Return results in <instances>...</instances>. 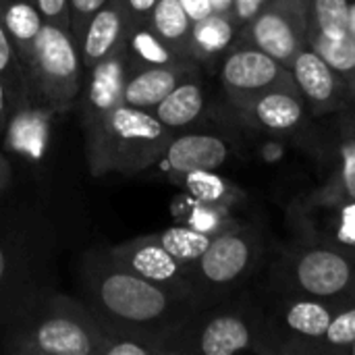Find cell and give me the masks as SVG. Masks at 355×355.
I'll use <instances>...</instances> for the list:
<instances>
[{
  "instance_id": "d6986e66",
  "label": "cell",
  "mask_w": 355,
  "mask_h": 355,
  "mask_svg": "<svg viewBox=\"0 0 355 355\" xmlns=\"http://www.w3.org/2000/svg\"><path fill=\"white\" fill-rule=\"evenodd\" d=\"M250 333L237 318L223 316L208 322L200 335V352L204 355H233L245 349Z\"/></svg>"
},
{
  "instance_id": "ba28073f",
  "label": "cell",
  "mask_w": 355,
  "mask_h": 355,
  "mask_svg": "<svg viewBox=\"0 0 355 355\" xmlns=\"http://www.w3.org/2000/svg\"><path fill=\"white\" fill-rule=\"evenodd\" d=\"M108 254L127 270L177 291V281L181 277V262L173 258L154 235L135 237L108 248Z\"/></svg>"
},
{
  "instance_id": "44dd1931",
  "label": "cell",
  "mask_w": 355,
  "mask_h": 355,
  "mask_svg": "<svg viewBox=\"0 0 355 355\" xmlns=\"http://www.w3.org/2000/svg\"><path fill=\"white\" fill-rule=\"evenodd\" d=\"M158 243L181 264L183 262H196L210 245L208 233H202L193 227H171L158 235H154Z\"/></svg>"
},
{
  "instance_id": "74e56055",
  "label": "cell",
  "mask_w": 355,
  "mask_h": 355,
  "mask_svg": "<svg viewBox=\"0 0 355 355\" xmlns=\"http://www.w3.org/2000/svg\"><path fill=\"white\" fill-rule=\"evenodd\" d=\"M214 214L212 212H208L206 208H196L193 210V214H191V223H193V229H198V231H202V233H208L210 229H214Z\"/></svg>"
},
{
  "instance_id": "52a82bcc",
  "label": "cell",
  "mask_w": 355,
  "mask_h": 355,
  "mask_svg": "<svg viewBox=\"0 0 355 355\" xmlns=\"http://www.w3.org/2000/svg\"><path fill=\"white\" fill-rule=\"evenodd\" d=\"M56 114L42 108L33 100L10 110L2 135V150L25 162H42L48 158L52 139V119Z\"/></svg>"
},
{
  "instance_id": "4dcf8cb0",
  "label": "cell",
  "mask_w": 355,
  "mask_h": 355,
  "mask_svg": "<svg viewBox=\"0 0 355 355\" xmlns=\"http://www.w3.org/2000/svg\"><path fill=\"white\" fill-rule=\"evenodd\" d=\"M33 4L37 6L44 23L56 25L60 29L71 31L69 25V2L67 0H33Z\"/></svg>"
},
{
  "instance_id": "30bf717a",
  "label": "cell",
  "mask_w": 355,
  "mask_h": 355,
  "mask_svg": "<svg viewBox=\"0 0 355 355\" xmlns=\"http://www.w3.org/2000/svg\"><path fill=\"white\" fill-rule=\"evenodd\" d=\"M183 77H185V71L179 67V62L127 69L125 87H123V104L154 112V108L183 81Z\"/></svg>"
},
{
  "instance_id": "5b68a950",
  "label": "cell",
  "mask_w": 355,
  "mask_h": 355,
  "mask_svg": "<svg viewBox=\"0 0 355 355\" xmlns=\"http://www.w3.org/2000/svg\"><path fill=\"white\" fill-rule=\"evenodd\" d=\"M23 69L35 104L54 114L77 106L85 71L71 31L44 23Z\"/></svg>"
},
{
  "instance_id": "7a4b0ae2",
  "label": "cell",
  "mask_w": 355,
  "mask_h": 355,
  "mask_svg": "<svg viewBox=\"0 0 355 355\" xmlns=\"http://www.w3.org/2000/svg\"><path fill=\"white\" fill-rule=\"evenodd\" d=\"M56 291V237L37 218L0 225V333Z\"/></svg>"
},
{
  "instance_id": "e575fe53",
  "label": "cell",
  "mask_w": 355,
  "mask_h": 355,
  "mask_svg": "<svg viewBox=\"0 0 355 355\" xmlns=\"http://www.w3.org/2000/svg\"><path fill=\"white\" fill-rule=\"evenodd\" d=\"M181 4H183L185 12L189 15V19H191L193 23L214 12L210 0H181Z\"/></svg>"
},
{
  "instance_id": "3957f363",
  "label": "cell",
  "mask_w": 355,
  "mask_h": 355,
  "mask_svg": "<svg viewBox=\"0 0 355 355\" xmlns=\"http://www.w3.org/2000/svg\"><path fill=\"white\" fill-rule=\"evenodd\" d=\"M106 327L73 295L54 291L17 324L2 331L0 352L12 355H104Z\"/></svg>"
},
{
  "instance_id": "ffe728a7",
  "label": "cell",
  "mask_w": 355,
  "mask_h": 355,
  "mask_svg": "<svg viewBox=\"0 0 355 355\" xmlns=\"http://www.w3.org/2000/svg\"><path fill=\"white\" fill-rule=\"evenodd\" d=\"M0 83L6 89L10 110L21 108L33 100L31 92H29V81H27L25 69L19 60V54H17L12 42L8 40L6 31L2 29V25H0Z\"/></svg>"
},
{
  "instance_id": "484cf974",
  "label": "cell",
  "mask_w": 355,
  "mask_h": 355,
  "mask_svg": "<svg viewBox=\"0 0 355 355\" xmlns=\"http://www.w3.org/2000/svg\"><path fill=\"white\" fill-rule=\"evenodd\" d=\"M287 322L291 329L304 333V335H312V337H320L327 333L329 324H331V316L329 312L312 302H302L295 304L289 314H287Z\"/></svg>"
},
{
  "instance_id": "9a60e30c",
  "label": "cell",
  "mask_w": 355,
  "mask_h": 355,
  "mask_svg": "<svg viewBox=\"0 0 355 355\" xmlns=\"http://www.w3.org/2000/svg\"><path fill=\"white\" fill-rule=\"evenodd\" d=\"M250 250L241 237L220 235L210 241L208 250L198 258L202 275L210 283H229L239 277L248 264Z\"/></svg>"
},
{
  "instance_id": "ac0fdd59",
  "label": "cell",
  "mask_w": 355,
  "mask_h": 355,
  "mask_svg": "<svg viewBox=\"0 0 355 355\" xmlns=\"http://www.w3.org/2000/svg\"><path fill=\"white\" fill-rule=\"evenodd\" d=\"M146 19L150 27L158 33V37L173 46L177 52L181 44L191 40L193 21L185 12L181 0H158Z\"/></svg>"
},
{
  "instance_id": "8992f818",
  "label": "cell",
  "mask_w": 355,
  "mask_h": 355,
  "mask_svg": "<svg viewBox=\"0 0 355 355\" xmlns=\"http://www.w3.org/2000/svg\"><path fill=\"white\" fill-rule=\"evenodd\" d=\"M125 75H127V50L123 37V42L106 58H102L92 71H87L83 79V87L77 104L81 108L85 154H89L98 146L110 114L123 104Z\"/></svg>"
},
{
  "instance_id": "1f68e13d",
  "label": "cell",
  "mask_w": 355,
  "mask_h": 355,
  "mask_svg": "<svg viewBox=\"0 0 355 355\" xmlns=\"http://www.w3.org/2000/svg\"><path fill=\"white\" fill-rule=\"evenodd\" d=\"M327 339L335 345L354 343L355 341V310L341 314L337 320H331L327 329Z\"/></svg>"
},
{
  "instance_id": "836d02e7",
  "label": "cell",
  "mask_w": 355,
  "mask_h": 355,
  "mask_svg": "<svg viewBox=\"0 0 355 355\" xmlns=\"http://www.w3.org/2000/svg\"><path fill=\"white\" fill-rule=\"evenodd\" d=\"M158 0H123L125 6V15L127 19L135 21V19H146L150 15V10L154 8Z\"/></svg>"
},
{
  "instance_id": "ab89813d",
  "label": "cell",
  "mask_w": 355,
  "mask_h": 355,
  "mask_svg": "<svg viewBox=\"0 0 355 355\" xmlns=\"http://www.w3.org/2000/svg\"><path fill=\"white\" fill-rule=\"evenodd\" d=\"M8 114H10L8 96H6V89H4V85L0 83V144H2V135H4L6 123H8Z\"/></svg>"
},
{
  "instance_id": "d4e9b609",
  "label": "cell",
  "mask_w": 355,
  "mask_h": 355,
  "mask_svg": "<svg viewBox=\"0 0 355 355\" xmlns=\"http://www.w3.org/2000/svg\"><path fill=\"white\" fill-rule=\"evenodd\" d=\"M258 116L266 127L287 129L295 125L302 116V106L283 94H270L258 102Z\"/></svg>"
},
{
  "instance_id": "7c38bea8",
  "label": "cell",
  "mask_w": 355,
  "mask_h": 355,
  "mask_svg": "<svg viewBox=\"0 0 355 355\" xmlns=\"http://www.w3.org/2000/svg\"><path fill=\"white\" fill-rule=\"evenodd\" d=\"M125 50H127V69L179 62V52L158 37V33L150 27L148 19H135V21L127 19Z\"/></svg>"
},
{
  "instance_id": "cb8c5ba5",
  "label": "cell",
  "mask_w": 355,
  "mask_h": 355,
  "mask_svg": "<svg viewBox=\"0 0 355 355\" xmlns=\"http://www.w3.org/2000/svg\"><path fill=\"white\" fill-rule=\"evenodd\" d=\"M231 37H233L231 23L220 12H212V15L196 21L191 27V42L202 52H208V54L220 52L223 48H227Z\"/></svg>"
},
{
  "instance_id": "60d3db41",
  "label": "cell",
  "mask_w": 355,
  "mask_h": 355,
  "mask_svg": "<svg viewBox=\"0 0 355 355\" xmlns=\"http://www.w3.org/2000/svg\"><path fill=\"white\" fill-rule=\"evenodd\" d=\"M210 4H212V10L214 12H227L231 6H233V0H210Z\"/></svg>"
},
{
  "instance_id": "6da1fadb",
  "label": "cell",
  "mask_w": 355,
  "mask_h": 355,
  "mask_svg": "<svg viewBox=\"0 0 355 355\" xmlns=\"http://www.w3.org/2000/svg\"><path fill=\"white\" fill-rule=\"evenodd\" d=\"M79 300L110 335H135L160 345L166 354V333L175 312V291L156 285L121 266L108 248L87 250L77 266Z\"/></svg>"
},
{
  "instance_id": "f1b7e54d",
  "label": "cell",
  "mask_w": 355,
  "mask_h": 355,
  "mask_svg": "<svg viewBox=\"0 0 355 355\" xmlns=\"http://www.w3.org/2000/svg\"><path fill=\"white\" fill-rule=\"evenodd\" d=\"M185 187L187 191L202 204H212L218 202L225 196V181L214 175L212 171H193L185 173Z\"/></svg>"
},
{
  "instance_id": "b9f144b4",
  "label": "cell",
  "mask_w": 355,
  "mask_h": 355,
  "mask_svg": "<svg viewBox=\"0 0 355 355\" xmlns=\"http://www.w3.org/2000/svg\"><path fill=\"white\" fill-rule=\"evenodd\" d=\"M349 31L355 33V8L352 10V15H349Z\"/></svg>"
},
{
  "instance_id": "d590c367",
  "label": "cell",
  "mask_w": 355,
  "mask_h": 355,
  "mask_svg": "<svg viewBox=\"0 0 355 355\" xmlns=\"http://www.w3.org/2000/svg\"><path fill=\"white\" fill-rule=\"evenodd\" d=\"M15 179V171H12V162L8 158V154L4 150H0V196H4Z\"/></svg>"
},
{
  "instance_id": "5bb4252c",
  "label": "cell",
  "mask_w": 355,
  "mask_h": 355,
  "mask_svg": "<svg viewBox=\"0 0 355 355\" xmlns=\"http://www.w3.org/2000/svg\"><path fill=\"white\" fill-rule=\"evenodd\" d=\"M300 283L314 295H333L349 281L347 262L333 252H310L297 268Z\"/></svg>"
},
{
  "instance_id": "277c9868",
  "label": "cell",
  "mask_w": 355,
  "mask_h": 355,
  "mask_svg": "<svg viewBox=\"0 0 355 355\" xmlns=\"http://www.w3.org/2000/svg\"><path fill=\"white\" fill-rule=\"evenodd\" d=\"M168 131L154 112L121 104L110 114L98 146L85 154L87 166L96 177L139 175L164 156Z\"/></svg>"
},
{
  "instance_id": "d6a6232c",
  "label": "cell",
  "mask_w": 355,
  "mask_h": 355,
  "mask_svg": "<svg viewBox=\"0 0 355 355\" xmlns=\"http://www.w3.org/2000/svg\"><path fill=\"white\" fill-rule=\"evenodd\" d=\"M343 156H345V171H343L345 187L347 193L355 200V144H347L343 148Z\"/></svg>"
},
{
  "instance_id": "603a6c76",
  "label": "cell",
  "mask_w": 355,
  "mask_h": 355,
  "mask_svg": "<svg viewBox=\"0 0 355 355\" xmlns=\"http://www.w3.org/2000/svg\"><path fill=\"white\" fill-rule=\"evenodd\" d=\"M295 77L302 89L314 100H327L333 94V73L318 54H302L295 62Z\"/></svg>"
},
{
  "instance_id": "83f0119b",
  "label": "cell",
  "mask_w": 355,
  "mask_h": 355,
  "mask_svg": "<svg viewBox=\"0 0 355 355\" xmlns=\"http://www.w3.org/2000/svg\"><path fill=\"white\" fill-rule=\"evenodd\" d=\"M352 8L347 0H316V17L320 31L331 37H341L349 33Z\"/></svg>"
},
{
  "instance_id": "f35d334b",
  "label": "cell",
  "mask_w": 355,
  "mask_h": 355,
  "mask_svg": "<svg viewBox=\"0 0 355 355\" xmlns=\"http://www.w3.org/2000/svg\"><path fill=\"white\" fill-rule=\"evenodd\" d=\"M262 2H264V0H233L235 10H237V15H239L241 19H252V17L258 12V8H260Z\"/></svg>"
},
{
  "instance_id": "e0dca14e",
  "label": "cell",
  "mask_w": 355,
  "mask_h": 355,
  "mask_svg": "<svg viewBox=\"0 0 355 355\" xmlns=\"http://www.w3.org/2000/svg\"><path fill=\"white\" fill-rule=\"evenodd\" d=\"M204 108V96L202 87L193 81H181L156 108L154 114L156 119L168 127V129H179L189 123H193Z\"/></svg>"
},
{
  "instance_id": "8fae6325",
  "label": "cell",
  "mask_w": 355,
  "mask_h": 355,
  "mask_svg": "<svg viewBox=\"0 0 355 355\" xmlns=\"http://www.w3.org/2000/svg\"><path fill=\"white\" fill-rule=\"evenodd\" d=\"M227 146L214 135H181L168 141L164 150V168L173 173L214 171L227 160Z\"/></svg>"
},
{
  "instance_id": "7bdbcfd3",
  "label": "cell",
  "mask_w": 355,
  "mask_h": 355,
  "mask_svg": "<svg viewBox=\"0 0 355 355\" xmlns=\"http://www.w3.org/2000/svg\"><path fill=\"white\" fill-rule=\"evenodd\" d=\"M354 354H355V341H354Z\"/></svg>"
},
{
  "instance_id": "9c48e42d",
  "label": "cell",
  "mask_w": 355,
  "mask_h": 355,
  "mask_svg": "<svg viewBox=\"0 0 355 355\" xmlns=\"http://www.w3.org/2000/svg\"><path fill=\"white\" fill-rule=\"evenodd\" d=\"M127 15L123 0H108L87 23L79 42V56L83 71H92L102 58H106L125 37Z\"/></svg>"
},
{
  "instance_id": "4316f807",
  "label": "cell",
  "mask_w": 355,
  "mask_h": 355,
  "mask_svg": "<svg viewBox=\"0 0 355 355\" xmlns=\"http://www.w3.org/2000/svg\"><path fill=\"white\" fill-rule=\"evenodd\" d=\"M316 50L327 64L339 71H349L355 67V40L352 31L341 37H331L322 33L316 40Z\"/></svg>"
},
{
  "instance_id": "8d00e7d4",
  "label": "cell",
  "mask_w": 355,
  "mask_h": 355,
  "mask_svg": "<svg viewBox=\"0 0 355 355\" xmlns=\"http://www.w3.org/2000/svg\"><path fill=\"white\" fill-rule=\"evenodd\" d=\"M341 241L345 243H355V206H347L343 212V225L339 231Z\"/></svg>"
},
{
  "instance_id": "2e32d148",
  "label": "cell",
  "mask_w": 355,
  "mask_h": 355,
  "mask_svg": "<svg viewBox=\"0 0 355 355\" xmlns=\"http://www.w3.org/2000/svg\"><path fill=\"white\" fill-rule=\"evenodd\" d=\"M279 69L275 64V58L266 52L258 50H245L235 52L229 56L223 69V77L229 85L239 89H256L266 83H270L277 77Z\"/></svg>"
},
{
  "instance_id": "f546056e",
  "label": "cell",
  "mask_w": 355,
  "mask_h": 355,
  "mask_svg": "<svg viewBox=\"0 0 355 355\" xmlns=\"http://www.w3.org/2000/svg\"><path fill=\"white\" fill-rule=\"evenodd\" d=\"M69 2V25L73 40L79 48V42L83 37V31L89 23V19L108 2V0H67Z\"/></svg>"
},
{
  "instance_id": "4fadbf2b",
  "label": "cell",
  "mask_w": 355,
  "mask_h": 355,
  "mask_svg": "<svg viewBox=\"0 0 355 355\" xmlns=\"http://www.w3.org/2000/svg\"><path fill=\"white\" fill-rule=\"evenodd\" d=\"M0 25L12 42L21 64L29 60L44 19L33 0H0Z\"/></svg>"
},
{
  "instance_id": "7402d4cb",
  "label": "cell",
  "mask_w": 355,
  "mask_h": 355,
  "mask_svg": "<svg viewBox=\"0 0 355 355\" xmlns=\"http://www.w3.org/2000/svg\"><path fill=\"white\" fill-rule=\"evenodd\" d=\"M254 37L262 50L275 58H287L295 50V37L289 25L277 15H264L254 25Z\"/></svg>"
}]
</instances>
